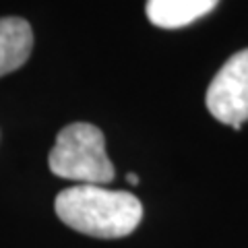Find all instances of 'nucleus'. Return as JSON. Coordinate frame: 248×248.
I'll return each instance as SVG.
<instances>
[{
    "label": "nucleus",
    "mask_w": 248,
    "mask_h": 248,
    "mask_svg": "<svg viewBox=\"0 0 248 248\" xmlns=\"http://www.w3.org/2000/svg\"><path fill=\"white\" fill-rule=\"evenodd\" d=\"M219 0H147V19L161 29H180L211 13Z\"/></svg>",
    "instance_id": "nucleus-4"
},
{
    "label": "nucleus",
    "mask_w": 248,
    "mask_h": 248,
    "mask_svg": "<svg viewBox=\"0 0 248 248\" xmlns=\"http://www.w3.org/2000/svg\"><path fill=\"white\" fill-rule=\"evenodd\" d=\"M54 209L62 223L93 238H124L137 230L143 205L133 192L77 184L58 192Z\"/></svg>",
    "instance_id": "nucleus-1"
},
{
    "label": "nucleus",
    "mask_w": 248,
    "mask_h": 248,
    "mask_svg": "<svg viewBox=\"0 0 248 248\" xmlns=\"http://www.w3.org/2000/svg\"><path fill=\"white\" fill-rule=\"evenodd\" d=\"M207 110L215 120L234 130L248 120V48L226 60L205 95Z\"/></svg>",
    "instance_id": "nucleus-3"
},
{
    "label": "nucleus",
    "mask_w": 248,
    "mask_h": 248,
    "mask_svg": "<svg viewBox=\"0 0 248 248\" xmlns=\"http://www.w3.org/2000/svg\"><path fill=\"white\" fill-rule=\"evenodd\" d=\"M52 174L79 184L104 186L114 180V166L106 153V139L89 122H73L56 137V145L48 155Z\"/></svg>",
    "instance_id": "nucleus-2"
},
{
    "label": "nucleus",
    "mask_w": 248,
    "mask_h": 248,
    "mask_svg": "<svg viewBox=\"0 0 248 248\" xmlns=\"http://www.w3.org/2000/svg\"><path fill=\"white\" fill-rule=\"evenodd\" d=\"M126 182L133 184V186H137V184H139V176H137V174H128V176H126Z\"/></svg>",
    "instance_id": "nucleus-6"
},
{
    "label": "nucleus",
    "mask_w": 248,
    "mask_h": 248,
    "mask_svg": "<svg viewBox=\"0 0 248 248\" xmlns=\"http://www.w3.org/2000/svg\"><path fill=\"white\" fill-rule=\"evenodd\" d=\"M31 48H33V31L25 19H0V77L25 64Z\"/></svg>",
    "instance_id": "nucleus-5"
}]
</instances>
